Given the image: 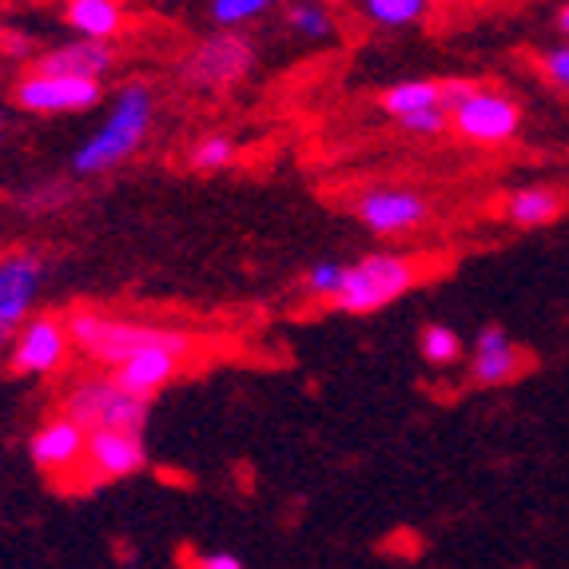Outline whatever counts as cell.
Listing matches in <instances>:
<instances>
[{
  "label": "cell",
  "mask_w": 569,
  "mask_h": 569,
  "mask_svg": "<svg viewBox=\"0 0 569 569\" xmlns=\"http://www.w3.org/2000/svg\"><path fill=\"white\" fill-rule=\"evenodd\" d=\"M148 399H136L120 382L108 379H84L64 395V415L77 418L80 427L92 430H123V435H143L148 427Z\"/></svg>",
  "instance_id": "5b68a950"
},
{
  "label": "cell",
  "mask_w": 569,
  "mask_h": 569,
  "mask_svg": "<svg viewBox=\"0 0 569 569\" xmlns=\"http://www.w3.org/2000/svg\"><path fill=\"white\" fill-rule=\"evenodd\" d=\"M538 68H541V77H546V84H553L558 92H569V40L566 44L546 48L538 57Z\"/></svg>",
  "instance_id": "d4e9b609"
},
{
  "label": "cell",
  "mask_w": 569,
  "mask_h": 569,
  "mask_svg": "<svg viewBox=\"0 0 569 569\" xmlns=\"http://www.w3.org/2000/svg\"><path fill=\"white\" fill-rule=\"evenodd\" d=\"M84 450H88V430L77 418L52 415L44 418L29 438V458L44 475H77L84 470Z\"/></svg>",
  "instance_id": "8fae6325"
},
{
  "label": "cell",
  "mask_w": 569,
  "mask_h": 569,
  "mask_svg": "<svg viewBox=\"0 0 569 569\" xmlns=\"http://www.w3.org/2000/svg\"><path fill=\"white\" fill-rule=\"evenodd\" d=\"M526 370L522 347L510 339V331L498 323H486L475 339V355H470V382L475 387H510Z\"/></svg>",
  "instance_id": "4fadbf2b"
},
{
  "label": "cell",
  "mask_w": 569,
  "mask_h": 569,
  "mask_svg": "<svg viewBox=\"0 0 569 569\" xmlns=\"http://www.w3.org/2000/svg\"><path fill=\"white\" fill-rule=\"evenodd\" d=\"M32 68L37 72H48V77H72V80H100L116 68V48L108 40H68V44H57L32 57Z\"/></svg>",
  "instance_id": "5bb4252c"
},
{
  "label": "cell",
  "mask_w": 569,
  "mask_h": 569,
  "mask_svg": "<svg viewBox=\"0 0 569 569\" xmlns=\"http://www.w3.org/2000/svg\"><path fill=\"white\" fill-rule=\"evenodd\" d=\"M44 287V259L37 251L0 256V351L12 347L17 331L32 319Z\"/></svg>",
  "instance_id": "ba28073f"
},
{
  "label": "cell",
  "mask_w": 569,
  "mask_h": 569,
  "mask_svg": "<svg viewBox=\"0 0 569 569\" xmlns=\"http://www.w3.org/2000/svg\"><path fill=\"white\" fill-rule=\"evenodd\" d=\"M342 276H347V263H339V259H319V263L307 267L303 295L307 299H319V303H331L342 287Z\"/></svg>",
  "instance_id": "cb8c5ba5"
},
{
  "label": "cell",
  "mask_w": 569,
  "mask_h": 569,
  "mask_svg": "<svg viewBox=\"0 0 569 569\" xmlns=\"http://www.w3.org/2000/svg\"><path fill=\"white\" fill-rule=\"evenodd\" d=\"M566 216V196L553 183H526V188L510 191L502 200V219L513 228H550Z\"/></svg>",
  "instance_id": "2e32d148"
},
{
  "label": "cell",
  "mask_w": 569,
  "mask_h": 569,
  "mask_svg": "<svg viewBox=\"0 0 569 569\" xmlns=\"http://www.w3.org/2000/svg\"><path fill=\"white\" fill-rule=\"evenodd\" d=\"M68 351H72V339H68V323L57 319V315H32L29 323L20 327L17 339L9 347V367L17 375H57L68 362Z\"/></svg>",
  "instance_id": "9c48e42d"
},
{
  "label": "cell",
  "mask_w": 569,
  "mask_h": 569,
  "mask_svg": "<svg viewBox=\"0 0 569 569\" xmlns=\"http://www.w3.org/2000/svg\"><path fill=\"white\" fill-rule=\"evenodd\" d=\"M279 0H211V20H216V29H243L251 20L267 17V12L276 9Z\"/></svg>",
  "instance_id": "603a6c76"
},
{
  "label": "cell",
  "mask_w": 569,
  "mask_h": 569,
  "mask_svg": "<svg viewBox=\"0 0 569 569\" xmlns=\"http://www.w3.org/2000/svg\"><path fill=\"white\" fill-rule=\"evenodd\" d=\"M418 351H422V359L430 362V367H455L458 359H462V335L455 331V327L447 323H427L422 331H418Z\"/></svg>",
  "instance_id": "44dd1931"
},
{
  "label": "cell",
  "mask_w": 569,
  "mask_h": 569,
  "mask_svg": "<svg viewBox=\"0 0 569 569\" xmlns=\"http://www.w3.org/2000/svg\"><path fill=\"white\" fill-rule=\"evenodd\" d=\"M239 160V143L223 132H211V136H200V140L191 143V156L188 163L196 171H223Z\"/></svg>",
  "instance_id": "7402d4cb"
},
{
  "label": "cell",
  "mask_w": 569,
  "mask_h": 569,
  "mask_svg": "<svg viewBox=\"0 0 569 569\" xmlns=\"http://www.w3.org/2000/svg\"><path fill=\"white\" fill-rule=\"evenodd\" d=\"M0 140H4V116H0Z\"/></svg>",
  "instance_id": "4dcf8cb0"
},
{
  "label": "cell",
  "mask_w": 569,
  "mask_h": 569,
  "mask_svg": "<svg viewBox=\"0 0 569 569\" xmlns=\"http://www.w3.org/2000/svg\"><path fill=\"white\" fill-rule=\"evenodd\" d=\"M4 52H9L12 60H29L32 57L29 37H20V32H9V37H4Z\"/></svg>",
  "instance_id": "83f0119b"
},
{
  "label": "cell",
  "mask_w": 569,
  "mask_h": 569,
  "mask_svg": "<svg viewBox=\"0 0 569 569\" xmlns=\"http://www.w3.org/2000/svg\"><path fill=\"white\" fill-rule=\"evenodd\" d=\"M152 120H156L152 88L123 84L120 92H116L108 116L100 120V128L72 152L68 171H72L77 180H96V176H108V171L123 168V163L143 148V140L152 132Z\"/></svg>",
  "instance_id": "6da1fadb"
},
{
  "label": "cell",
  "mask_w": 569,
  "mask_h": 569,
  "mask_svg": "<svg viewBox=\"0 0 569 569\" xmlns=\"http://www.w3.org/2000/svg\"><path fill=\"white\" fill-rule=\"evenodd\" d=\"M287 29L295 32V37H303V40H331L335 37V12L327 0H291L287 4Z\"/></svg>",
  "instance_id": "ffe728a7"
},
{
  "label": "cell",
  "mask_w": 569,
  "mask_h": 569,
  "mask_svg": "<svg viewBox=\"0 0 569 569\" xmlns=\"http://www.w3.org/2000/svg\"><path fill=\"white\" fill-rule=\"evenodd\" d=\"M558 32L569 40V0H566V4H561V9H558Z\"/></svg>",
  "instance_id": "f1b7e54d"
},
{
  "label": "cell",
  "mask_w": 569,
  "mask_h": 569,
  "mask_svg": "<svg viewBox=\"0 0 569 569\" xmlns=\"http://www.w3.org/2000/svg\"><path fill=\"white\" fill-rule=\"evenodd\" d=\"M327 4H342V0H327Z\"/></svg>",
  "instance_id": "d6a6232c"
},
{
  "label": "cell",
  "mask_w": 569,
  "mask_h": 569,
  "mask_svg": "<svg viewBox=\"0 0 569 569\" xmlns=\"http://www.w3.org/2000/svg\"><path fill=\"white\" fill-rule=\"evenodd\" d=\"M450 128H455L466 143L493 148V143H506L518 136V128H522V108H518V100L498 92V88L475 84L455 108H450Z\"/></svg>",
  "instance_id": "8992f818"
},
{
  "label": "cell",
  "mask_w": 569,
  "mask_h": 569,
  "mask_svg": "<svg viewBox=\"0 0 569 569\" xmlns=\"http://www.w3.org/2000/svg\"><path fill=\"white\" fill-rule=\"evenodd\" d=\"M4 37H9V29H4V24H0V52H4Z\"/></svg>",
  "instance_id": "f546056e"
},
{
  "label": "cell",
  "mask_w": 569,
  "mask_h": 569,
  "mask_svg": "<svg viewBox=\"0 0 569 569\" xmlns=\"http://www.w3.org/2000/svg\"><path fill=\"white\" fill-rule=\"evenodd\" d=\"M256 68V44L236 29H219L191 48L180 64V80L196 92H228Z\"/></svg>",
  "instance_id": "277c9868"
},
{
  "label": "cell",
  "mask_w": 569,
  "mask_h": 569,
  "mask_svg": "<svg viewBox=\"0 0 569 569\" xmlns=\"http://www.w3.org/2000/svg\"><path fill=\"white\" fill-rule=\"evenodd\" d=\"M188 569H247V566L231 550H196L188 553Z\"/></svg>",
  "instance_id": "4316f807"
},
{
  "label": "cell",
  "mask_w": 569,
  "mask_h": 569,
  "mask_svg": "<svg viewBox=\"0 0 569 569\" xmlns=\"http://www.w3.org/2000/svg\"><path fill=\"white\" fill-rule=\"evenodd\" d=\"M407 136H442L450 128V112L447 108H427V112H415V116H402V120H395Z\"/></svg>",
  "instance_id": "484cf974"
},
{
  "label": "cell",
  "mask_w": 569,
  "mask_h": 569,
  "mask_svg": "<svg viewBox=\"0 0 569 569\" xmlns=\"http://www.w3.org/2000/svg\"><path fill=\"white\" fill-rule=\"evenodd\" d=\"M430 4L435 0H359L362 17L375 24V29H410V24H422L430 17Z\"/></svg>",
  "instance_id": "d6986e66"
},
{
  "label": "cell",
  "mask_w": 569,
  "mask_h": 569,
  "mask_svg": "<svg viewBox=\"0 0 569 569\" xmlns=\"http://www.w3.org/2000/svg\"><path fill=\"white\" fill-rule=\"evenodd\" d=\"M64 323L72 347L84 351L88 359L104 362V367H120L123 359H132L143 347H180V351L191 355V339L183 331H171V327L128 323V319H112V315L100 311H72Z\"/></svg>",
  "instance_id": "7a4b0ae2"
},
{
  "label": "cell",
  "mask_w": 569,
  "mask_h": 569,
  "mask_svg": "<svg viewBox=\"0 0 569 569\" xmlns=\"http://www.w3.org/2000/svg\"><path fill=\"white\" fill-rule=\"evenodd\" d=\"M355 216L370 236L399 239L418 231L430 219V200L407 183H375L362 196H355Z\"/></svg>",
  "instance_id": "52a82bcc"
},
{
  "label": "cell",
  "mask_w": 569,
  "mask_h": 569,
  "mask_svg": "<svg viewBox=\"0 0 569 569\" xmlns=\"http://www.w3.org/2000/svg\"><path fill=\"white\" fill-rule=\"evenodd\" d=\"M183 359H188V351H180V347H143L132 359H123L120 367H112V379L120 382L128 395L152 402V395H160V390L180 375Z\"/></svg>",
  "instance_id": "9a60e30c"
},
{
  "label": "cell",
  "mask_w": 569,
  "mask_h": 569,
  "mask_svg": "<svg viewBox=\"0 0 569 569\" xmlns=\"http://www.w3.org/2000/svg\"><path fill=\"white\" fill-rule=\"evenodd\" d=\"M427 108H442V80H399L382 92V112L390 120H402V116L427 112Z\"/></svg>",
  "instance_id": "ac0fdd59"
},
{
  "label": "cell",
  "mask_w": 569,
  "mask_h": 569,
  "mask_svg": "<svg viewBox=\"0 0 569 569\" xmlns=\"http://www.w3.org/2000/svg\"><path fill=\"white\" fill-rule=\"evenodd\" d=\"M442 4H466V0H442Z\"/></svg>",
  "instance_id": "1f68e13d"
},
{
  "label": "cell",
  "mask_w": 569,
  "mask_h": 569,
  "mask_svg": "<svg viewBox=\"0 0 569 569\" xmlns=\"http://www.w3.org/2000/svg\"><path fill=\"white\" fill-rule=\"evenodd\" d=\"M148 466L143 435H123V430H92L84 450V470L96 482H123Z\"/></svg>",
  "instance_id": "7c38bea8"
},
{
  "label": "cell",
  "mask_w": 569,
  "mask_h": 569,
  "mask_svg": "<svg viewBox=\"0 0 569 569\" xmlns=\"http://www.w3.org/2000/svg\"><path fill=\"white\" fill-rule=\"evenodd\" d=\"M64 24L84 40H108L112 44L123 29L120 0H68Z\"/></svg>",
  "instance_id": "e0dca14e"
},
{
  "label": "cell",
  "mask_w": 569,
  "mask_h": 569,
  "mask_svg": "<svg viewBox=\"0 0 569 569\" xmlns=\"http://www.w3.org/2000/svg\"><path fill=\"white\" fill-rule=\"evenodd\" d=\"M418 279H422V267L415 259L395 256V251H370V256L347 263V276H342L331 307L342 315H375L399 303L407 291H415Z\"/></svg>",
  "instance_id": "3957f363"
},
{
  "label": "cell",
  "mask_w": 569,
  "mask_h": 569,
  "mask_svg": "<svg viewBox=\"0 0 569 569\" xmlns=\"http://www.w3.org/2000/svg\"><path fill=\"white\" fill-rule=\"evenodd\" d=\"M100 92H104V88L96 84V80L48 77V72L32 68L29 77L17 80L12 100L32 116H72V112H88V108L100 104Z\"/></svg>",
  "instance_id": "30bf717a"
}]
</instances>
